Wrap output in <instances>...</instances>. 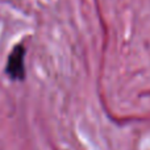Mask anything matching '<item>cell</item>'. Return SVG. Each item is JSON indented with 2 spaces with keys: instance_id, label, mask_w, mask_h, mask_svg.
Returning <instances> with one entry per match:
<instances>
[{
  "instance_id": "obj_1",
  "label": "cell",
  "mask_w": 150,
  "mask_h": 150,
  "mask_svg": "<svg viewBox=\"0 0 150 150\" xmlns=\"http://www.w3.org/2000/svg\"><path fill=\"white\" fill-rule=\"evenodd\" d=\"M5 73L12 80H24L25 78V47L18 44L13 47L5 65Z\"/></svg>"
}]
</instances>
